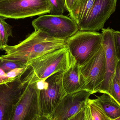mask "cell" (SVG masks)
I'll return each instance as SVG.
<instances>
[{"mask_svg":"<svg viewBox=\"0 0 120 120\" xmlns=\"http://www.w3.org/2000/svg\"><path fill=\"white\" fill-rule=\"evenodd\" d=\"M66 40L52 38L35 30L18 44L4 46L1 50L6 55L1 56L8 60L29 63L50 52L67 47Z\"/></svg>","mask_w":120,"mask_h":120,"instance_id":"1","label":"cell"},{"mask_svg":"<svg viewBox=\"0 0 120 120\" xmlns=\"http://www.w3.org/2000/svg\"><path fill=\"white\" fill-rule=\"evenodd\" d=\"M75 63L67 47L44 55L29 63V69L35 82L43 81L58 72H64Z\"/></svg>","mask_w":120,"mask_h":120,"instance_id":"2","label":"cell"},{"mask_svg":"<svg viewBox=\"0 0 120 120\" xmlns=\"http://www.w3.org/2000/svg\"><path fill=\"white\" fill-rule=\"evenodd\" d=\"M101 33L79 30L66 39V47L75 63L82 66L90 60L102 45Z\"/></svg>","mask_w":120,"mask_h":120,"instance_id":"3","label":"cell"},{"mask_svg":"<svg viewBox=\"0 0 120 120\" xmlns=\"http://www.w3.org/2000/svg\"><path fill=\"white\" fill-rule=\"evenodd\" d=\"M50 0H10L0 2V16L4 19H24L50 13Z\"/></svg>","mask_w":120,"mask_h":120,"instance_id":"4","label":"cell"},{"mask_svg":"<svg viewBox=\"0 0 120 120\" xmlns=\"http://www.w3.org/2000/svg\"><path fill=\"white\" fill-rule=\"evenodd\" d=\"M32 24L35 30L58 39H67L79 30L73 20L64 15H42L34 20Z\"/></svg>","mask_w":120,"mask_h":120,"instance_id":"5","label":"cell"},{"mask_svg":"<svg viewBox=\"0 0 120 120\" xmlns=\"http://www.w3.org/2000/svg\"><path fill=\"white\" fill-rule=\"evenodd\" d=\"M38 82L31 78L18 101L13 104L8 120H36L41 116Z\"/></svg>","mask_w":120,"mask_h":120,"instance_id":"6","label":"cell"},{"mask_svg":"<svg viewBox=\"0 0 120 120\" xmlns=\"http://www.w3.org/2000/svg\"><path fill=\"white\" fill-rule=\"evenodd\" d=\"M64 72L51 75L43 82V87L39 88L38 102L41 116L49 117L63 98L66 95L63 87Z\"/></svg>","mask_w":120,"mask_h":120,"instance_id":"7","label":"cell"},{"mask_svg":"<svg viewBox=\"0 0 120 120\" xmlns=\"http://www.w3.org/2000/svg\"><path fill=\"white\" fill-rule=\"evenodd\" d=\"M26 72L12 82L0 85V120H8L13 104L19 98L31 79Z\"/></svg>","mask_w":120,"mask_h":120,"instance_id":"8","label":"cell"},{"mask_svg":"<svg viewBox=\"0 0 120 120\" xmlns=\"http://www.w3.org/2000/svg\"><path fill=\"white\" fill-rule=\"evenodd\" d=\"M118 0H95L86 18L78 26L79 30L97 31L103 29L105 23L116 9Z\"/></svg>","mask_w":120,"mask_h":120,"instance_id":"9","label":"cell"},{"mask_svg":"<svg viewBox=\"0 0 120 120\" xmlns=\"http://www.w3.org/2000/svg\"><path fill=\"white\" fill-rule=\"evenodd\" d=\"M80 71L86 83L85 90L92 94L97 93L105 74V51L102 45L91 60L80 66Z\"/></svg>","mask_w":120,"mask_h":120,"instance_id":"10","label":"cell"},{"mask_svg":"<svg viewBox=\"0 0 120 120\" xmlns=\"http://www.w3.org/2000/svg\"><path fill=\"white\" fill-rule=\"evenodd\" d=\"M92 94L82 90L67 94L61 101L49 117L52 120H68L85 108Z\"/></svg>","mask_w":120,"mask_h":120,"instance_id":"11","label":"cell"},{"mask_svg":"<svg viewBox=\"0 0 120 120\" xmlns=\"http://www.w3.org/2000/svg\"><path fill=\"white\" fill-rule=\"evenodd\" d=\"M101 31L102 45L105 53V78L97 92L108 94L109 89L115 76L116 68L118 60L113 44V31L110 28H103Z\"/></svg>","mask_w":120,"mask_h":120,"instance_id":"12","label":"cell"},{"mask_svg":"<svg viewBox=\"0 0 120 120\" xmlns=\"http://www.w3.org/2000/svg\"><path fill=\"white\" fill-rule=\"evenodd\" d=\"M29 63L8 60L0 56V85L10 82L23 75Z\"/></svg>","mask_w":120,"mask_h":120,"instance_id":"13","label":"cell"},{"mask_svg":"<svg viewBox=\"0 0 120 120\" xmlns=\"http://www.w3.org/2000/svg\"><path fill=\"white\" fill-rule=\"evenodd\" d=\"M62 84L66 94L85 90L86 83L80 71V66L75 63L64 72Z\"/></svg>","mask_w":120,"mask_h":120,"instance_id":"14","label":"cell"},{"mask_svg":"<svg viewBox=\"0 0 120 120\" xmlns=\"http://www.w3.org/2000/svg\"><path fill=\"white\" fill-rule=\"evenodd\" d=\"M94 100L111 120L120 117V105L110 95L103 93L101 96H97V98Z\"/></svg>","mask_w":120,"mask_h":120,"instance_id":"15","label":"cell"},{"mask_svg":"<svg viewBox=\"0 0 120 120\" xmlns=\"http://www.w3.org/2000/svg\"><path fill=\"white\" fill-rule=\"evenodd\" d=\"M95 0H77L73 8L69 12L70 17L78 26L84 20L88 15Z\"/></svg>","mask_w":120,"mask_h":120,"instance_id":"16","label":"cell"},{"mask_svg":"<svg viewBox=\"0 0 120 120\" xmlns=\"http://www.w3.org/2000/svg\"><path fill=\"white\" fill-rule=\"evenodd\" d=\"M93 120H111L94 99L87 101Z\"/></svg>","mask_w":120,"mask_h":120,"instance_id":"17","label":"cell"},{"mask_svg":"<svg viewBox=\"0 0 120 120\" xmlns=\"http://www.w3.org/2000/svg\"><path fill=\"white\" fill-rule=\"evenodd\" d=\"M5 19L0 16V32L2 36L3 46L7 45L8 37L12 36V27Z\"/></svg>","mask_w":120,"mask_h":120,"instance_id":"18","label":"cell"},{"mask_svg":"<svg viewBox=\"0 0 120 120\" xmlns=\"http://www.w3.org/2000/svg\"><path fill=\"white\" fill-rule=\"evenodd\" d=\"M52 9L50 15H63L67 9L65 0H50Z\"/></svg>","mask_w":120,"mask_h":120,"instance_id":"19","label":"cell"},{"mask_svg":"<svg viewBox=\"0 0 120 120\" xmlns=\"http://www.w3.org/2000/svg\"><path fill=\"white\" fill-rule=\"evenodd\" d=\"M108 94L120 105V86L115 76L109 87Z\"/></svg>","mask_w":120,"mask_h":120,"instance_id":"20","label":"cell"},{"mask_svg":"<svg viewBox=\"0 0 120 120\" xmlns=\"http://www.w3.org/2000/svg\"><path fill=\"white\" fill-rule=\"evenodd\" d=\"M113 44L116 56L118 61L120 60V31L113 30Z\"/></svg>","mask_w":120,"mask_h":120,"instance_id":"21","label":"cell"},{"mask_svg":"<svg viewBox=\"0 0 120 120\" xmlns=\"http://www.w3.org/2000/svg\"><path fill=\"white\" fill-rule=\"evenodd\" d=\"M81 120H93L87 101L84 109Z\"/></svg>","mask_w":120,"mask_h":120,"instance_id":"22","label":"cell"},{"mask_svg":"<svg viewBox=\"0 0 120 120\" xmlns=\"http://www.w3.org/2000/svg\"><path fill=\"white\" fill-rule=\"evenodd\" d=\"M77 0H65L67 11L71 12Z\"/></svg>","mask_w":120,"mask_h":120,"instance_id":"23","label":"cell"},{"mask_svg":"<svg viewBox=\"0 0 120 120\" xmlns=\"http://www.w3.org/2000/svg\"><path fill=\"white\" fill-rule=\"evenodd\" d=\"M115 76L120 86V60L118 61V62L116 68Z\"/></svg>","mask_w":120,"mask_h":120,"instance_id":"24","label":"cell"},{"mask_svg":"<svg viewBox=\"0 0 120 120\" xmlns=\"http://www.w3.org/2000/svg\"><path fill=\"white\" fill-rule=\"evenodd\" d=\"M84 109H82L81 111H80L77 114H75V115L72 116L71 118H69L68 120H81L83 112H84Z\"/></svg>","mask_w":120,"mask_h":120,"instance_id":"25","label":"cell"},{"mask_svg":"<svg viewBox=\"0 0 120 120\" xmlns=\"http://www.w3.org/2000/svg\"><path fill=\"white\" fill-rule=\"evenodd\" d=\"M49 117L45 116H41L39 117L36 120H49Z\"/></svg>","mask_w":120,"mask_h":120,"instance_id":"26","label":"cell"},{"mask_svg":"<svg viewBox=\"0 0 120 120\" xmlns=\"http://www.w3.org/2000/svg\"><path fill=\"white\" fill-rule=\"evenodd\" d=\"M3 46V45L2 36H1V34L0 32V50L2 49Z\"/></svg>","mask_w":120,"mask_h":120,"instance_id":"27","label":"cell"},{"mask_svg":"<svg viewBox=\"0 0 120 120\" xmlns=\"http://www.w3.org/2000/svg\"><path fill=\"white\" fill-rule=\"evenodd\" d=\"M120 120V117H118V118H117V119H115L114 120Z\"/></svg>","mask_w":120,"mask_h":120,"instance_id":"28","label":"cell"},{"mask_svg":"<svg viewBox=\"0 0 120 120\" xmlns=\"http://www.w3.org/2000/svg\"><path fill=\"white\" fill-rule=\"evenodd\" d=\"M6 0H0V2H1V1H4Z\"/></svg>","mask_w":120,"mask_h":120,"instance_id":"29","label":"cell"},{"mask_svg":"<svg viewBox=\"0 0 120 120\" xmlns=\"http://www.w3.org/2000/svg\"><path fill=\"white\" fill-rule=\"evenodd\" d=\"M49 120H52V119H51V118H50V117H49Z\"/></svg>","mask_w":120,"mask_h":120,"instance_id":"30","label":"cell"}]
</instances>
